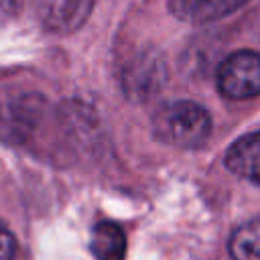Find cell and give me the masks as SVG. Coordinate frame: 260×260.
Masks as SVG:
<instances>
[{
  "instance_id": "obj_1",
  "label": "cell",
  "mask_w": 260,
  "mask_h": 260,
  "mask_svg": "<svg viewBox=\"0 0 260 260\" xmlns=\"http://www.w3.org/2000/svg\"><path fill=\"white\" fill-rule=\"evenodd\" d=\"M152 132L160 142L175 148H195L211 132V116L195 102H171L152 116Z\"/></svg>"
},
{
  "instance_id": "obj_2",
  "label": "cell",
  "mask_w": 260,
  "mask_h": 260,
  "mask_svg": "<svg viewBox=\"0 0 260 260\" xmlns=\"http://www.w3.org/2000/svg\"><path fill=\"white\" fill-rule=\"evenodd\" d=\"M47 102L35 91L0 89V144L22 146L41 128Z\"/></svg>"
},
{
  "instance_id": "obj_3",
  "label": "cell",
  "mask_w": 260,
  "mask_h": 260,
  "mask_svg": "<svg viewBox=\"0 0 260 260\" xmlns=\"http://www.w3.org/2000/svg\"><path fill=\"white\" fill-rule=\"evenodd\" d=\"M219 93L228 100H250L260 95V53L236 51L217 69Z\"/></svg>"
},
{
  "instance_id": "obj_4",
  "label": "cell",
  "mask_w": 260,
  "mask_h": 260,
  "mask_svg": "<svg viewBox=\"0 0 260 260\" xmlns=\"http://www.w3.org/2000/svg\"><path fill=\"white\" fill-rule=\"evenodd\" d=\"M91 8L93 0H41L37 14L45 30L69 35L89 18Z\"/></svg>"
},
{
  "instance_id": "obj_5",
  "label": "cell",
  "mask_w": 260,
  "mask_h": 260,
  "mask_svg": "<svg viewBox=\"0 0 260 260\" xmlns=\"http://www.w3.org/2000/svg\"><path fill=\"white\" fill-rule=\"evenodd\" d=\"M124 89L134 100H148L165 81V65L158 57L140 55L124 69Z\"/></svg>"
},
{
  "instance_id": "obj_6",
  "label": "cell",
  "mask_w": 260,
  "mask_h": 260,
  "mask_svg": "<svg viewBox=\"0 0 260 260\" xmlns=\"http://www.w3.org/2000/svg\"><path fill=\"white\" fill-rule=\"evenodd\" d=\"M248 2L250 0H169V8L185 22L203 24L228 16Z\"/></svg>"
},
{
  "instance_id": "obj_7",
  "label": "cell",
  "mask_w": 260,
  "mask_h": 260,
  "mask_svg": "<svg viewBox=\"0 0 260 260\" xmlns=\"http://www.w3.org/2000/svg\"><path fill=\"white\" fill-rule=\"evenodd\" d=\"M225 167L256 185H260V132L246 134L225 150Z\"/></svg>"
},
{
  "instance_id": "obj_8",
  "label": "cell",
  "mask_w": 260,
  "mask_h": 260,
  "mask_svg": "<svg viewBox=\"0 0 260 260\" xmlns=\"http://www.w3.org/2000/svg\"><path fill=\"white\" fill-rule=\"evenodd\" d=\"M89 250L98 260H124L126 236L122 228L114 221H98L91 228Z\"/></svg>"
},
{
  "instance_id": "obj_9",
  "label": "cell",
  "mask_w": 260,
  "mask_h": 260,
  "mask_svg": "<svg viewBox=\"0 0 260 260\" xmlns=\"http://www.w3.org/2000/svg\"><path fill=\"white\" fill-rule=\"evenodd\" d=\"M228 250L234 260H260V217L240 225L232 234Z\"/></svg>"
},
{
  "instance_id": "obj_10",
  "label": "cell",
  "mask_w": 260,
  "mask_h": 260,
  "mask_svg": "<svg viewBox=\"0 0 260 260\" xmlns=\"http://www.w3.org/2000/svg\"><path fill=\"white\" fill-rule=\"evenodd\" d=\"M16 252V242L10 230L0 221V260H14Z\"/></svg>"
}]
</instances>
